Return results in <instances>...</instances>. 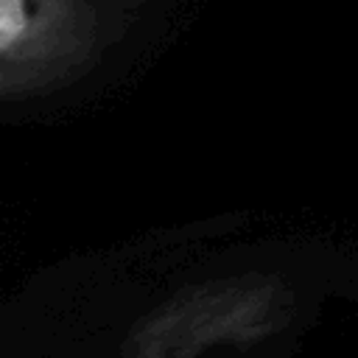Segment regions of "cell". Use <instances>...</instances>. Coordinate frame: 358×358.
<instances>
[{
  "label": "cell",
  "mask_w": 358,
  "mask_h": 358,
  "mask_svg": "<svg viewBox=\"0 0 358 358\" xmlns=\"http://www.w3.org/2000/svg\"><path fill=\"white\" fill-rule=\"evenodd\" d=\"M277 310V294L263 282H235L199 291L168 308L140 338V358H185L213 341H249L263 336Z\"/></svg>",
  "instance_id": "7a4b0ae2"
},
{
  "label": "cell",
  "mask_w": 358,
  "mask_h": 358,
  "mask_svg": "<svg viewBox=\"0 0 358 358\" xmlns=\"http://www.w3.org/2000/svg\"><path fill=\"white\" fill-rule=\"evenodd\" d=\"M126 0H0V95L56 87L109 45Z\"/></svg>",
  "instance_id": "6da1fadb"
}]
</instances>
